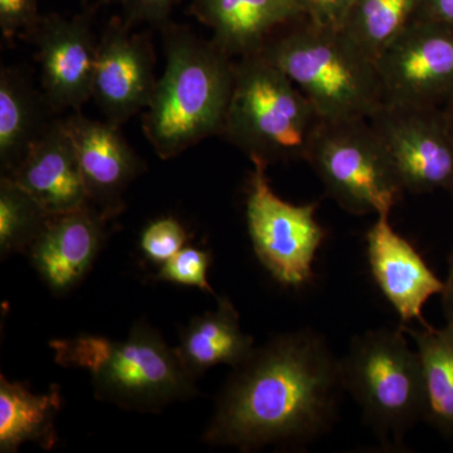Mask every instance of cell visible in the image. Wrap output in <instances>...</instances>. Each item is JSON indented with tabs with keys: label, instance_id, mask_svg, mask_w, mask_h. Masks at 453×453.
Wrapping results in <instances>:
<instances>
[{
	"label": "cell",
	"instance_id": "cell-1",
	"mask_svg": "<svg viewBox=\"0 0 453 453\" xmlns=\"http://www.w3.org/2000/svg\"><path fill=\"white\" fill-rule=\"evenodd\" d=\"M344 392L340 357L325 336L280 334L234 368L203 440L242 452L309 445L335 425Z\"/></svg>",
	"mask_w": 453,
	"mask_h": 453
},
{
	"label": "cell",
	"instance_id": "cell-2",
	"mask_svg": "<svg viewBox=\"0 0 453 453\" xmlns=\"http://www.w3.org/2000/svg\"><path fill=\"white\" fill-rule=\"evenodd\" d=\"M165 70L144 116L145 136L162 159L222 134L234 91L235 62L186 27L165 25Z\"/></svg>",
	"mask_w": 453,
	"mask_h": 453
},
{
	"label": "cell",
	"instance_id": "cell-3",
	"mask_svg": "<svg viewBox=\"0 0 453 453\" xmlns=\"http://www.w3.org/2000/svg\"><path fill=\"white\" fill-rule=\"evenodd\" d=\"M259 53L297 86L320 120L369 119L383 104L377 64L342 28L303 17Z\"/></svg>",
	"mask_w": 453,
	"mask_h": 453
},
{
	"label": "cell",
	"instance_id": "cell-4",
	"mask_svg": "<svg viewBox=\"0 0 453 453\" xmlns=\"http://www.w3.org/2000/svg\"><path fill=\"white\" fill-rule=\"evenodd\" d=\"M50 349L59 365L89 372L98 399L124 410L157 413L198 395L175 349L144 321L124 340L80 335L53 340Z\"/></svg>",
	"mask_w": 453,
	"mask_h": 453
},
{
	"label": "cell",
	"instance_id": "cell-5",
	"mask_svg": "<svg viewBox=\"0 0 453 453\" xmlns=\"http://www.w3.org/2000/svg\"><path fill=\"white\" fill-rule=\"evenodd\" d=\"M320 122L305 95L261 53L235 62L234 91L222 134L267 165L305 160Z\"/></svg>",
	"mask_w": 453,
	"mask_h": 453
},
{
	"label": "cell",
	"instance_id": "cell-6",
	"mask_svg": "<svg viewBox=\"0 0 453 453\" xmlns=\"http://www.w3.org/2000/svg\"><path fill=\"white\" fill-rule=\"evenodd\" d=\"M344 389L368 427L387 447H401L405 434L425 421L421 359L404 330L375 329L354 336L340 357Z\"/></svg>",
	"mask_w": 453,
	"mask_h": 453
},
{
	"label": "cell",
	"instance_id": "cell-7",
	"mask_svg": "<svg viewBox=\"0 0 453 453\" xmlns=\"http://www.w3.org/2000/svg\"><path fill=\"white\" fill-rule=\"evenodd\" d=\"M305 160L326 195L354 216H390L403 196L404 189L368 119L320 120Z\"/></svg>",
	"mask_w": 453,
	"mask_h": 453
},
{
	"label": "cell",
	"instance_id": "cell-8",
	"mask_svg": "<svg viewBox=\"0 0 453 453\" xmlns=\"http://www.w3.org/2000/svg\"><path fill=\"white\" fill-rule=\"evenodd\" d=\"M246 219L253 251L280 285L301 288L314 280V261L327 232L316 219L318 203L292 204L273 192L267 164L251 157Z\"/></svg>",
	"mask_w": 453,
	"mask_h": 453
},
{
	"label": "cell",
	"instance_id": "cell-9",
	"mask_svg": "<svg viewBox=\"0 0 453 453\" xmlns=\"http://www.w3.org/2000/svg\"><path fill=\"white\" fill-rule=\"evenodd\" d=\"M368 120L404 192L453 198V135L442 107L383 103Z\"/></svg>",
	"mask_w": 453,
	"mask_h": 453
},
{
	"label": "cell",
	"instance_id": "cell-10",
	"mask_svg": "<svg viewBox=\"0 0 453 453\" xmlns=\"http://www.w3.org/2000/svg\"><path fill=\"white\" fill-rule=\"evenodd\" d=\"M375 64L384 104L442 107L453 94V29L412 19Z\"/></svg>",
	"mask_w": 453,
	"mask_h": 453
},
{
	"label": "cell",
	"instance_id": "cell-11",
	"mask_svg": "<svg viewBox=\"0 0 453 453\" xmlns=\"http://www.w3.org/2000/svg\"><path fill=\"white\" fill-rule=\"evenodd\" d=\"M155 85L150 40L115 18L98 43L92 97L107 121L120 127L148 107Z\"/></svg>",
	"mask_w": 453,
	"mask_h": 453
},
{
	"label": "cell",
	"instance_id": "cell-12",
	"mask_svg": "<svg viewBox=\"0 0 453 453\" xmlns=\"http://www.w3.org/2000/svg\"><path fill=\"white\" fill-rule=\"evenodd\" d=\"M46 103L55 111L79 110L92 97L98 44L86 16L43 18L35 29Z\"/></svg>",
	"mask_w": 453,
	"mask_h": 453
},
{
	"label": "cell",
	"instance_id": "cell-13",
	"mask_svg": "<svg viewBox=\"0 0 453 453\" xmlns=\"http://www.w3.org/2000/svg\"><path fill=\"white\" fill-rule=\"evenodd\" d=\"M389 217L378 216L366 234L372 279L401 318L402 325L413 321L427 324L423 308L429 299L442 294L443 281L416 247L393 228Z\"/></svg>",
	"mask_w": 453,
	"mask_h": 453
},
{
	"label": "cell",
	"instance_id": "cell-14",
	"mask_svg": "<svg viewBox=\"0 0 453 453\" xmlns=\"http://www.w3.org/2000/svg\"><path fill=\"white\" fill-rule=\"evenodd\" d=\"M65 122L73 139L88 204L106 219L124 208L122 196L142 163L122 138L118 125L91 120L77 112Z\"/></svg>",
	"mask_w": 453,
	"mask_h": 453
},
{
	"label": "cell",
	"instance_id": "cell-15",
	"mask_svg": "<svg viewBox=\"0 0 453 453\" xmlns=\"http://www.w3.org/2000/svg\"><path fill=\"white\" fill-rule=\"evenodd\" d=\"M106 220L88 203L50 219L27 253L53 294L73 291L88 276L103 249Z\"/></svg>",
	"mask_w": 453,
	"mask_h": 453
},
{
	"label": "cell",
	"instance_id": "cell-16",
	"mask_svg": "<svg viewBox=\"0 0 453 453\" xmlns=\"http://www.w3.org/2000/svg\"><path fill=\"white\" fill-rule=\"evenodd\" d=\"M4 177L35 196L50 216L88 204L79 157L65 121L47 127L22 162Z\"/></svg>",
	"mask_w": 453,
	"mask_h": 453
},
{
	"label": "cell",
	"instance_id": "cell-17",
	"mask_svg": "<svg viewBox=\"0 0 453 453\" xmlns=\"http://www.w3.org/2000/svg\"><path fill=\"white\" fill-rule=\"evenodd\" d=\"M192 11L232 58L261 52L276 32L305 17L299 0H193Z\"/></svg>",
	"mask_w": 453,
	"mask_h": 453
},
{
	"label": "cell",
	"instance_id": "cell-18",
	"mask_svg": "<svg viewBox=\"0 0 453 453\" xmlns=\"http://www.w3.org/2000/svg\"><path fill=\"white\" fill-rule=\"evenodd\" d=\"M217 309L193 319L175 348L181 365L196 380L213 366L235 368L255 350V340L241 327V318L231 299L217 296Z\"/></svg>",
	"mask_w": 453,
	"mask_h": 453
},
{
	"label": "cell",
	"instance_id": "cell-19",
	"mask_svg": "<svg viewBox=\"0 0 453 453\" xmlns=\"http://www.w3.org/2000/svg\"><path fill=\"white\" fill-rule=\"evenodd\" d=\"M59 388L33 393L25 384L0 377V452L14 453L26 442L52 449L57 442L56 418L61 410Z\"/></svg>",
	"mask_w": 453,
	"mask_h": 453
},
{
	"label": "cell",
	"instance_id": "cell-20",
	"mask_svg": "<svg viewBox=\"0 0 453 453\" xmlns=\"http://www.w3.org/2000/svg\"><path fill=\"white\" fill-rule=\"evenodd\" d=\"M412 338L421 359L425 386V421L442 436L453 440V325L442 329L422 325L410 329L402 325Z\"/></svg>",
	"mask_w": 453,
	"mask_h": 453
},
{
	"label": "cell",
	"instance_id": "cell-21",
	"mask_svg": "<svg viewBox=\"0 0 453 453\" xmlns=\"http://www.w3.org/2000/svg\"><path fill=\"white\" fill-rule=\"evenodd\" d=\"M49 125L42 121L40 101L16 71L0 74V163L7 175L28 153Z\"/></svg>",
	"mask_w": 453,
	"mask_h": 453
},
{
	"label": "cell",
	"instance_id": "cell-22",
	"mask_svg": "<svg viewBox=\"0 0 453 453\" xmlns=\"http://www.w3.org/2000/svg\"><path fill=\"white\" fill-rule=\"evenodd\" d=\"M418 0H356L344 31L377 61L410 25Z\"/></svg>",
	"mask_w": 453,
	"mask_h": 453
},
{
	"label": "cell",
	"instance_id": "cell-23",
	"mask_svg": "<svg viewBox=\"0 0 453 453\" xmlns=\"http://www.w3.org/2000/svg\"><path fill=\"white\" fill-rule=\"evenodd\" d=\"M52 216L16 181L0 180V256L27 253Z\"/></svg>",
	"mask_w": 453,
	"mask_h": 453
},
{
	"label": "cell",
	"instance_id": "cell-24",
	"mask_svg": "<svg viewBox=\"0 0 453 453\" xmlns=\"http://www.w3.org/2000/svg\"><path fill=\"white\" fill-rule=\"evenodd\" d=\"M211 255L205 250L186 246L172 258L160 265L157 279L160 281L175 283V285L189 286L214 295L210 281Z\"/></svg>",
	"mask_w": 453,
	"mask_h": 453
},
{
	"label": "cell",
	"instance_id": "cell-25",
	"mask_svg": "<svg viewBox=\"0 0 453 453\" xmlns=\"http://www.w3.org/2000/svg\"><path fill=\"white\" fill-rule=\"evenodd\" d=\"M186 228L173 217L155 219L140 238V249L149 261L163 265L187 246Z\"/></svg>",
	"mask_w": 453,
	"mask_h": 453
},
{
	"label": "cell",
	"instance_id": "cell-26",
	"mask_svg": "<svg viewBox=\"0 0 453 453\" xmlns=\"http://www.w3.org/2000/svg\"><path fill=\"white\" fill-rule=\"evenodd\" d=\"M40 20L38 0H0V28L5 38L35 32Z\"/></svg>",
	"mask_w": 453,
	"mask_h": 453
},
{
	"label": "cell",
	"instance_id": "cell-27",
	"mask_svg": "<svg viewBox=\"0 0 453 453\" xmlns=\"http://www.w3.org/2000/svg\"><path fill=\"white\" fill-rule=\"evenodd\" d=\"M308 19L329 28H344L356 0H299Z\"/></svg>",
	"mask_w": 453,
	"mask_h": 453
},
{
	"label": "cell",
	"instance_id": "cell-28",
	"mask_svg": "<svg viewBox=\"0 0 453 453\" xmlns=\"http://www.w3.org/2000/svg\"><path fill=\"white\" fill-rule=\"evenodd\" d=\"M177 2L178 0H125V4L130 19L164 26Z\"/></svg>",
	"mask_w": 453,
	"mask_h": 453
},
{
	"label": "cell",
	"instance_id": "cell-29",
	"mask_svg": "<svg viewBox=\"0 0 453 453\" xmlns=\"http://www.w3.org/2000/svg\"><path fill=\"white\" fill-rule=\"evenodd\" d=\"M413 19L428 20L453 29V0H418Z\"/></svg>",
	"mask_w": 453,
	"mask_h": 453
},
{
	"label": "cell",
	"instance_id": "cell-30",
	"mask_svg": "<svg viewBox=\"0 0 453 453\" xmlns=\"http://www.w3.org/2000/svg\"><path fill=\"white\" fill-rule=\"evenodd\" d=\"M442 297L443 315L446 324L453 325V250L449 256V273L443 281Z\"/></svg>",
	"mask_w": 453,
	"mask_h": 453
},
{
	"label": "cell",
	"instance_id": "cell-31",
	"mask_svg": "<svg viewBox=\"0 0 453 453\" xmlns=\"http://www.w3.org/2000/svg\"><path fill=\"white\" fill-rule=\"evenodd\" d=\"M443 113L447 124H449V130H451L453 135V94L449 96V100L446 101L445 105L442 106Z\"/></svg>",
	"mask_w": 453,
	"mask_h": 453
}]
</instances>
